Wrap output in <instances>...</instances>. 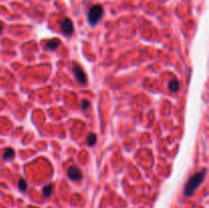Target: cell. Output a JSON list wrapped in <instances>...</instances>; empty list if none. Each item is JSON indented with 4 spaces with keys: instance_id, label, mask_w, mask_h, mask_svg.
<instances>
[{
    "instance_id": "cell-1",
    "label": "cell",
    "mask_w": 209,
    "mask_h": 208,
    "mask_svg": "<svg viewBox=\"0 0 209 208\" xmlns=\"http://www.w3.org/2000/svg\"><path fill=\"white\" fill-rule=\"evenodd\" d=\"M207 171L206 169H202L201 171L197 172L194 175H192L189 179V181L187 182V184L184 188V195L186 197H191L193 194L195 193V191L199 188V186L201 185V183L203 182L205 175H206Z\"/></svg>"
},
{
    "instance_id": "cell-2",
    "label": "cell",
    "mask_w": 209,
    "mask_h": 208,
    "mask_svg": "<svg viewBox=\"0 0 209 208\" xmlns=\"http://www.w3.org/2000/svg\"><path fill=\"white\" fill-rule=\"evenodd\" d=\"M103 15V8L102 6L97 4L92 6L88 12V22L91 26H95L98 22L101 20Z\"/></svg>"
},
{
    "instance_id": "cell-3",
    "label": "cell",
    "mask_w": 209,
    "mask_h": 208,
    "mask_svg": "<svg viewBox=\"0 0 209 208\" xmlns=\"http://www.w3.org/2000/svg\"><path fill=\"white\" fill-rule=\"evenodd\" d=\"M74 24L72 22L69 20V18H64L61 23H60V31L61 33L66 37L72 36V33H74Z\"/></svg>"
},
{
    "instance_id": "cell-4",
    "label": "cell",
    "mask_w": 209,
    "mask_h": 208,
    "mask_svg": "<svg viewBox=\"0 0 209 208\" xmlns=\"http://www.w3.org/2000/svg\"><path fill=\"white\" fill-rule=\"evenodd\" d=\"M72 72H74V75L75 77V79L78 80V82L80 83L82 85H85L87 83V78H86V75H85L84 70L82 69V68L80 65H74L72 66Z\"/></svg>"
},
{
    "instance_id": "cell-5",
    "label": "cell",
    "mask_w": 209,
    "mask_h": 208,
    "mask_svg": "<svg viewBox=\"0 0 209 208\" xmlns=\"http://www.w3.org/2000/svg\"><path fill=\"white\" fill-rule=\"evenodd\" d=\"M68 177L71 179L72 181H80L82 177H83V175H82V171L81 169H79L78 167H75V166H71L68 169Z\"/></svg>"
},
{
    "instance_id": "cell-6",
    "label": "cell",
    "mask_w": 209,
    "mask_h": 208,
    "mask_svg": "<svg viewBox=\"0 0 209 208\" xmlns=\"http://www.w3.org/2000/svg\"><path fill=\"white\" fill-rule=\"evenodd\" d=\"M60 45V40L58 38H54V39H51V40H48L45 44V46L47 49L49 50H55L57 49Z\"/></svg>"
},
{
    "instance_id": "cell-7",
    "label": "cell",
    "mask_w": 209,
    "mask_h": 208,
    "mask_svg": "<svg viewBox=\"0 0 209 208\" xmlns=\"http://www.w3.org/2000/svg\"><path fill=\"white\" fill-rule=\"evenodd\" d=\"M53 193V186L52 185H47L43 188L42 190V194L44 197H50Z\"/></svg>"
},
{
    "instance_id": "cell-8",
    "label": "cell",
    "mask_w": 209,
    "mask_h": 208,
    "mask_svg": "<svg viewBox=\"0 0 209 208\" xmlns=\"http://www.w3.org/2000/svg\"><path fill=\"white\" fill-rule=\"evenodd\" d=\"M14 150L12 148H6L4 153H3V158L5 160H8V159H11L12 157H14Z\"/></svg>"
},
{
    "instance_id": "cell-9",
    "label": "cell",
    "mask_w": 209,
    "mask_h": 208,
    "mask_svg": "<svg viewBox=\"0 0 209 208\" xmlns=\"http://www.w3.org/2000/svg\"><path fill=\"white\" fill-rule=\"evenodd\" d=\"M179 88H180V84L176 80H172V81H170L168 83V89L172 92H176L179 90Z\"/></svg>"
},
{
    "instance_id": "cell-10",
    "label": "cell",
    "mask_w": 209,
    "mask_h": 208,
    "mask_svg": "<svg viewBox=\"0 0 209 208\" xmlns=\"http://www.w3.org/2000/svg\"><path fill=\"white\" fill-rule=\"evenodd\" d=\"M17 187H18V189H20L21 191L25 192L27 190V187H28L27 182L25 181L24 179H20V180H18V183H17Z\"/></svg>"
},
{
    "instance_id": "cell-11",
    "label": "cell",
    "mask_w": 209,
    "mask_h": 208,
    "mask_svg": "<svg viewBox=\"0 0 209 208\" xmlns=\"http://www.w3.org/2000/svg\"><path fill=\"white\" fill-rule=\"evenodd\" d=\"M96 141H97V136L95 135V134H90L87 139V144L89 146H93L94 144L96 143Z\"/></svg>"
},
{
    "instance_id": "cell-12",
    "label": "cell",
    "mask_w": 209,
    "mask_h": 208,
    "mask_svg": "<svg viewBox=\"0 0 209 208\" xmlns=\"http://www.w3.org/2000/svg\"><path fill=\"white\" fill-rule=\"evenodd\" d=\"M88 107H89V101H87V100L82 101V109L85 110V109H87Z\"/></svg>"
},
{
    "instance_id": "cell-13",
    "label": "cell",
    "mask_w": 209,
    "mask_h": 208,
    "mask_svg": "<svg viewBox=\"0 0 209 208\" xmlns=\"http://www.w3.org/2000/svg\"><path fill=\"white\" fill-rule=\"evenodd\" d=\"M2 29H3V25L0 23V33H1V31H2Z\"/></svg>"
},
{
    "instance_id": "cell-14",
    "label": "cell",
    "mask_w": 209,
    "mask_h": 208,
    "mask_svg": "<svg viewBox=\"0 0 209 208\" xmlns=\"http://www.w3.org/2000/svg\"><path fill=\"white\" fill-rule=\"evenodd\" d=\"M29 208H36V207H32V206H31V207H29Z\"/></svg>"
}]
</instances>
